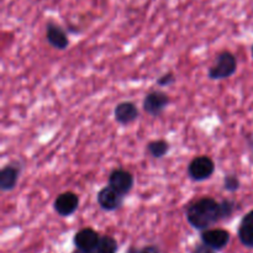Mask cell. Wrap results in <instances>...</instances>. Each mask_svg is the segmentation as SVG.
<instances>
[{
	"label": "cell",
	"mask_w": 253,
	"mask_h": 253,
	"mask_svg": "<svg viewBox=\"0 0 253 253\" xmlns=\"http://www.w3.org/2000/svg\"><path fill=\"white\" fill-rule=\"evenodd\" d=\"M187 219L195 229H208L210 225L225 219L221 203H217L214 198H202L189 207Z\"/></svg>",
	"instance_id": "obj_1"
},
{
	"label": "cell",
	"mask_w": 253,
	"mask_h": 253,
	"mask_svg": "<svg viewBox=\"0 0 253 253\" xmlns=\"http://www.w3.org/2000/svg\"><path fill=\"white\" fill-rule=\"evenodd\" d=\"M237 69L236 57L229 51H224L217 54L216 61L209 69V77L215 81L226 79L231 77Z\"/></svg>",
	"instance_id": "obj_2"
},
{
	"label": "cell",
	"mask_w": 253,
	"mask_h": 253,
	"mask_svg": "<svg viewBox=\"0 0 253 253\" xmlns=\"http://www.w3.org/2000/svg\"><path fill=\"white\" fill-rule=\"evenodd\" d=\"M214 172L215 163L208 156L195 157L188 167V174L195 182H203V180L209 179Z\"/></svg>",
	"instance_id": "obj_3"
},
{
	"label": "cell",
	"mask_w": 253,
	"mask_h": 253,
	"mask_svg": "<svg viewBox=\"0 0 253 253\" xmlns=\"http://www.w3.org/2000/svg\"><path fill=\"white\" fill-rule=\"evenodd\" d=\"M169 104V96L161 90L148 93L143 100V110L152 116H158Z\"/></svg>",
	"instance_id": "obj_4"
},
{
	"label": "cell",
	"mask_w": 253,
	"mask_h": 253,
	"mask_svg": "<svg viewBox=\"0 0 253 253\" xmlns=\"http://www.w3.org/2000/svg\"><path fill=\"white\" fill-rule=\"evenodd\" d=\"M109 185L115 189L119 194H128L133 187V177L125 169H115L109 175Z\"/></svg>",
	"instance_id": "obj_5"
},
{
	"label": "cell",
	"mask_w": 253,
	"mask_h": 253,
	"mask_svg": "<svg viewBox=\"0 0 253 253\" xmlns=\"http://www.w3.org/2000/svg\"><path fill=\"white\" fill-rule=\"evenodd\" d=\"M54 210H56L57 214H59L61 216H69L73 212H76V210L79 207V198L78 195L74 194L72 192H66L59 194L58 197L54 200Z\"/></svg>",
	"instance_id": "obj_6"
},
{
	"label": "cell",
	"mask_w": 253,
	"mask_h": 253,
	"mask_svg": "<svg viewBox=\"0 0 253 253\" xmlns=\"http://www.w3.org/2000/svg\"><path fill=\"white\" fill-rule=\"evenodd\" d=\"M98 203L101 209L106 210V211H114L123 204V195L119 194L115 189L108 185L99 190Z\"/></svg>",
	"instance_id": "obj_7"
},
{
	"label": "cell",
	"mask_w": 253,
	"mask_h": 253,
	"mask_svg": "<svg viewBox=\"0 0 253 253\" xmlns=\"http://www.w3.org/2000/svg\"><path fill=\"white\" fill-rule=\"evenodd\" d=\"M100 237L93 229H83L74 236V244L81 251L91 252L98 247Z\"/></svg>",
	"instance_id": "obj_8"
},
{
	"label": "cell",
	"mask_w": 253,
	"mask_h": 253,
	"mask_svg": "<svg viewBox=\"0 0 253 253\" xmlns=\"http://www.w3.org/2000/svg\"><path fill=\"white\" fill-rule=\"evenodd\" d=\"M114 115H115V120L119 124L127 125V124L133 123L138 118L140 113H138V109L135 104L131 103V101H124V103L116 105Z\"/></svg>",
	"instance_id": "obj_9"
},
{
	"label": "cell",
	"mask_w": 253,
	"mask_h": 253,
	"mask_svg": "<svg viewBox=\"0 0 253 253\" xmlns=\"http://www.w3.org/2000/svg\"><path fill=\"white\" fill-rule=\"evenodd\" d=\"M202 240L204 245L214 250L224 249L230 240V234L222 229L207 230L202 234Z\"/></svg>",
	"instance_id": "obj_10"
},
{
	"label": "cell",
	"mask_w": 253,
	"mask_h": 253,
	"mask_svg": "<svg viewBox=\"0 0 253 253\" xmlns=\"http://www.w3.org/2000/svg\"><path fill=\"white\" fill-rule=\"evenodd\" d=\"M46 39L51 46L58 49H66L69 44V40L64 30L58 25L49 22L46 29Z\"/></svg>",
	"instance_id": "obj_11"
},
{
	"label": "cell",
	"mask_w": 253,
	"mask_h": 253,
	"mask_svg": "<svg viewBox=\"0 0 253 253\" xmlns=\"http://www.w3.org/2000/svg\"><path fill=\"white\" fill-rule=\"evenodd\" d=\"M19 174V168L14 166H6L0 170V188L2 192H9L16 187Z\"/></svg>",
	"instance_id": "obj_12"
},
{
	"label": "cell",
	"mask_w": 253,
	"mask_h": 253,
	"mask_svg": "<svg viewBox=\"0 0 253 253\" xmlns=\"http://www.w3.org/2000/svg\"><path fill=\"white\" fill-rule=\"evenodd\" d=\"M168 150H169V143L166 142L165 140H156L147 145V151L155 158L163 157L168 152Z\"/></svg>",
	"instance_id": "obj_13"
},
{
	"label": "cell",
	"mask_w": 253,
	"mask_h": 253,
	"mask_svg": "<svg viewBox=\"0 0 253 253\" xmlns=\"http://www.w3.org/2000/svg\"><path fill=\"white\" fill-rule=\"evenodd\" d=\"M239 236L245 246L253 247V225L242 222L239 230Z\"/></svg>",
	"instance_id": "obj_14"
},
{
	"label": "cell",
	"mask_w": 253,
	"mask_h": 253,
	"mask_svg": "<svg viewBox=\"0 0 253 253\" xmlns=\"http://www.w3.org/2000/svg\"><path fill=\"white\" fill-rule=\"evenodd\" d=\"M118 249V244L113 237L104 236L99 241L98 247L95 249L96 253H115Z\"/></svg>",
	"instance_id": "obj_15"
},
{
	"label": "cell",
	"mask_w": 253,
	"mask_h": 253,
	"mask_svg": "<svg viewBox=\"0 0 253 253\" xmlns=\"http://www.w3.org/2000/svg\"><path fill=\"white\" fill-rule=\"evenodd\" d=\"M224 188L229 192H236L240 188V180L236 175H226L224 179Z\"/></svg>",
	"instance_id": "obj_16"
},
{
	"label": "cell",
	"mask_w": 253,
	"mask_h": 253,
	"mask_svg": "<svg viewBox=\"0 0 253 253\" xmlns=\"http://www.w3.org/2000/svg\"><path fill=\"white\" fill-rule=\"evenodd\" d=\"M174 82V76L172 73H166L165 76L160 77V79L157 81V84L161 86H166V85H169Z\"/></svg>",
	"instance_id": "obj_17"
},
{
	"label": "cell",
	"mask_w": 253,
	"mask_h": 253,
	"mask_svg": "<svg viewBox=\"0 0 253 253\" xmlns=\"http://www.w3.org/2000/svg\"><path fill=\"white\" fill-rule=\"evenodd\" d=\"M242 222H246V224H251V225H253V210H252V211H250L249 214H247L246 216L244 217V220H242Z\"/></svg>",
	"instance_id": "obj_18"
},
{
	"label": "cell",
	"mask_w": 253,
	"mask_h": 253,
	"mask_svg": "<svg viewBox=\"0 0 253 253\" xmlns=\"http://www.w3.org/2000/svg\"><path fill=\"white\" fill-rule=\"evenodd\" d=\"M209 249H211V247H209L205 245V247H199V249H197V252L195 253H212L211 250H209Z\"/></svg>",
	"instance_id": "obj_19"
},
{
	"label": "cell",
	"mask_w": 253,
	"mask_h": 253,
	"mask_svg": "<svg viewBox=\"0 0 253 253\" xmlns=\"http://www.w3.org/2000/svg\"><path fill=\"white\" fill-rule=\"evenodd\" d=\"M140 253H158V251L155 249V247H147V249L142 250Z\"/></svg>",
	"instance_id": "obj_20"
},
{
	"label": "cell",
	"mask_w": 253,
	"mask_h": 253,
	"mask_svg": "<svg viewBox=\"0 0 253 253\" xmlns=\"http://www.w3.org/2000/svg\"><path fill=\"white\" fill-rule=\"evenodd\" d=\"M252 56H253V46H252Z\"/></svg>",
	"instance_id": "obj_21"
}]
</instances>
